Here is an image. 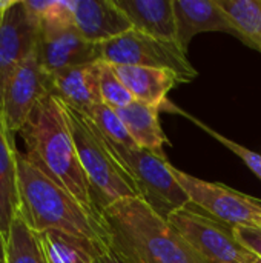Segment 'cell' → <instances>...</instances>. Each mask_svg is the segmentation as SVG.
Wrapping results in <instances>:
<instances>
[{
	"label": "cell",
	"instance_id": "cell-12",
	"mask_svg": "<svg viewBox=\"0 0 261 263\" xmlns=\"http://www.w3.org/2000/svg\"><path fill=\"white\" fill-rule=\"evenodd\" d=\"M174 11L177 20V43L183 51H188L191 40L200 32L220 31L243 40L217 0H174Z\"/></svg>",
	"mask_w": 261,
	"mask_h": 263
},
{
	"label": "cell",
	"instance_id": "cell-26",
	"mask_svg": "<svg viewBox=\"0 0 261 263\" xmlns=\"http://www.w3.org/2000/svg\"><path fill=\"white\" fill-rule=\"evenodd\" d=\"M97 263H125L112 250H109V251H106L105 254H102L100 257H98V260Z\"/></svg>",
	"mask_w": 261,
	"mask_h": 263
},
{
	"label": "cell",
	"instance_id": "cell-8",
	"mask_svg": "<svg viewBox=\"0 0 261 263\" xmlns=\"http://www.w3.org/2000/svg\"><path fill=\"white\" fill-rule=\"evenodd\" d=\"M174 176L189 196L191 205L202 208L214 219L234 228H261V200L228 188L197 179L174 166Z\"/></svg>",
	"mask_w": 261,
	"mask_h": 263
},
{
	"label": "cell",
	"instance_id": "cell-17",
	"mask_svg": "<svg viewBox=\"0 0 261 263\" xmlns=\"http://www.w3.org/2000/svg\"><path fill=\"white\" fill-rule=\"evenodd\" d=\"M114 68L132 97L151 106L162 108L166 102L168 92L178 83H185L178 74L169 69L122 65H117Z\"/></svg>",
	"mask_w": 261,
	"mask_h": 263
},
{
	"label": "cell",
	"instance_id": "cell-18",
	"mask_svg": "<svg viewBox=\"0 0 261 263\" xmlns=\"http://www.w3.org/2000/svg\"><path fill=\"white\" fill-rule=\"evenodd\" d=\"M117 112L138 148L163 151L168 139L158 122L160 106H151L143 102L134 100L128 106L117 109Z\"/></svg>",
	"mask_w": 261,
	"mask_h": 263
},
{
	"label": "cell",
	"instance_id": "cell-16",
	"mask_svg": "<svg viewBox=\"0 0 261 263\" xmlns=\"http://www.w3.org/2000/svg\"><path fill=\"white\" fill-rule=\"evenodd\" d=\"M17 151L14 134L0 111V231L5 237L20 211Z\"/></svg>",
	"mask_w": 261,
	"mask_h": 263
},
{
	"label": "cell",
	"instance_id": "cell-10",
	"mask_svg": "<svg viewBox=\"0 0 261 263\" xmlns=\"http://www.w3.org/2000/svg\"><path fill=\"white\" fill-rule=\"evenodd\" d=\"M38 23L29 14L25 0H11L0 11V105L11 74L35 52Z\"/></svg>",
	"mask_w": 261,
	"mask_h": 263
},
{
	"label": "cell",
	"instance_id": "cell-4",
	"mask_svg": "<svg viewBox=\"0 0 261 263\" xmlns=\"http://www.w3.org/2000/svg\"><path fill=\"white\" fill-rule=\"evenodd\" d=\"M63 106L97 213L102 214L108 206L122 199L137 197L134 182L112 154L95 125L83 112L65 103Z\"/></svg>",
	"mask_w": 261,
	"mask_h": 263
},
{
	"label": "cell",
	"instance_id": "cell-23",
	"mask_svg": "<svg viewBox=\"0 0 261 263\" xmlns=\"http://www.w3.org/2000/svg\"><path fill=\"white\" fill-rule=\"evenodd\" d=\"M98 83L102 102L115 111L128 106L135 100L111 63L98 62Z\"/></svg>",
	"mask_w": 261,
	"mask_h": 263
},
{
	"label": "cell",
	"instance_id": "cell-28",
	"mask_svg": "<svg viewBox=\"0 0 261 263\" xmlns=\"http://www.w3.org/2000/svg\"><path fill=\"white\" fill-rule=\"evenodd\" d=\"M9 3H11V0H0V11H3Z\"/></svg>",
	"mask_w": 261,
	"mask_h": 263
},
{
	"label": "cell",
	"instance_id": "cell-2",
	"mask_svg": "<svg viewBox=\"0 0 261 263\" xmlns=\"http://www.w3.org/2000/svg\"><path fill=\"white\" fill-rule=\"evenodd\" d=\"M20 136L25 143L23 154L83 206L97 213L65 106L57 97L48 94L35 105Z\"/></svg>",
	"mask_w": 261,
	"mask_h": 263
},
{
	"label": "cell",
	"instance_id": "cell-14",
	"mask_svg": "<svg viewBox=\"0 0 261 263\" xmlns=\"http://www.w3.org/2000/svg\"><path fill=\"white\" fill-rule=\"evenodd\" d=\"M51 94L83 114L94 105L103 103L98 83V62L51 74Z\"/></svg>",
	"mask_w": 261,
	"mask_h": 263
},
{
	"label": "cell",
	"instance_id": "cell-7",
	"mask_svg": "<svg viewBox=\"0 0 261 263\" xmlns=\"http://www.w3.org/2000/svg\"><path fill=\"white\" fill-rule=\"evenodd\" d=\"M168 222L208 263H255L257 256L238 242L235 228L209 214L188 205L171 214Z\"/></svg>",
	"mask_w": 261,
	"mask_h": 263
},
{
	"label": "cell",
	"instance_id": "cell-5",
	"mask_svg": "<svg viewBox=\"0 0 261 263\" xmlns=\"http://www.w3.org/2000/svg\"><path fill=\"white\" fill-rule=\"evenodd\" d=\"M105 140L134 182L137 197L158 216L168 220L171 214L191 203L189 196L175 179L174 166L168 162L165 151L128 148Z\"/></svg>",
	"mask_w": 261,
	"mask_h": 263
},
{
	"label": "cell",
	"instance_id": "cell-21",
	"mask_svg": "<svg viewBox=\"0 0 261 263\" xmlns=\"http://www.w3.org/2000/svg\"><path fill=\"white\" fill-rule=\"evenodd\" d=\"M246 45L261 51V0H217Z\"/></svg>",
	"mask_w": 261,
	"mask_h": 263
},
{
	"label": "cell",
	"instance_id": "cell-6",
	"mask_svg": "<svg viewBox=\"0 0 261 263\" xmlns=\"http://www.w3.org/2000/svg\"><path fill=\"white\" fill-rule=\"evenodd\" d=\"M100 62L114 66H145L157 69H169L182 77L183 82L194 80L198 72L188 60L186 51L177 42L160 40L131 29L108 42L98 43Z\"/></svg>",
	"mask_w": 261,
	"mask_h": 263
},
{
	"label": "cell",
	"instance_id": "cell-15",
	"mask_svg": "<svg viewBox=\"0 0 261 263\" xmlns=\"http://www.w3.org/2000/svg\"><path fill=\"white\" fill-rule=\"evenodd\" d=\"M132 29L151 37L177 42L174 0H114Z\"/></svg>",
	"mask_w": 261,
	"mask_h": 263
},
{
	"label": "cell",
	"instance_id": "cell-3",
	"mask_svg": "<svg viewBox=\"0 0 261 263\" xmlns=\"http://www.w3.org/2000/svg\"><path fill=\"white\" fill-rule=\"evenodd\" d=\"M17 166L18 214L35 233L60 231L111 248L109 231L100 214L83 206L20 151H17Z\"/></svg>",
	"mask_w": 261,
	"mask_h": 263
},
{
	"label": "cell",
	"instance_id": "cell-25",
	"mask_svg": "<svg viewBox=\"0 0 261 263\" xmlns=\"http://www.w3.org/2000/svg\"><path fill=\"white\" fill-rule=\"evenodd\" d=\"M235 237L238 242L252 251L257 257L261 259V228H251V227H237Z\"/></svg>",
	"mask_w": 261,
	"mask_h": 263
},
{
	"label": "cell",
	"instance_id": "cell-24",
	"mask_svg": "<svg viewBox=\"0 0 261 263\" xmlns=\"http://www.w3.org/2000/svg\"><path fill=\"white\" fill-rule=\"evenodd\" d=\"M166 105H168V108L171 109V112H177V114H182L183 117H186V119H189L192 123H195L198 128H202L205 133H208L211 137H214L217 142H220L225 148H228L231 153H234L235 156H238L243 162H245V165L258 177L261 180V156L260 154H257V153H254V151H251V149H248L246 146H243V145H240V143H237V142H232V140H229L228 137H225V136H222L220 133H217L215 129H212V128H209V126H206L202 120H198V119H195L194 116H191V114H188L186 111H183V109H180V108H177L175 105H171L169 102H166Z\"/></svg>",
	"mask_w": 261,
	"mask_h": 263
},
{
	"label": "cell",
	"instance_id": "cell-27",
	"mask_svg": "<svg viewBox=\"0 0 261 263\" xmlns=\"http://www.w3.org/2000/svg\"><path fill=\"white\" fill-rule=\"evenodd\" d=\"M0 263H6V237L0 231Z\"/></svg>",
	"mask_w": 261,
	"mask_h": 263
},
{
	"label": "cell",
	"instance_id": "cell-22",
	"mask_svg": "<svg viewBox=\"0 0 261 263\" xmlns=\"http://www.w3.org/2000/svg\"><path fill=\"white\" fill-rule=\"evenodd\" d=\"M85 116L95 125V128L102 133L105 139H108L112 143L128 146V148H135V142L129 136L123 120L120 119L118 112L112 108H109L105 103H97L94 105Z\"/></svg>",
	"mask_w": 261,
	"mask_h": 263
},
{
	"label": "cell",
	"instance_id": "cell-13",
	"mask_svg": "<svg viewBox=\"0 0 261 263\" xmlns=\"http://www.w3.org/2000/svg\"><path fill=\"white\" fill-rule=\"evenodd\" d=\"M75 29L91 43H103L132 29L114 0H71Z\"/></svg>",
	"mask_w": 261,
	"mask_h": 263
},
{
	"label": "cell",
	"instance_id": "cell-9",
	"mask_svg": "<svg viewBox=\"0 0 261 263\" xmlns=\"http://www.w3.org/2000/svg\"><path fill=\"white\" fill-rule=\"evenodd\" d=\"M51 94V76L40 63L37 49L6 82L0 111L12 134L20 133L35 105Z\"/></svg>",
	"mask_w": 261,
	"mask_h": 263
},
{
	"label": "cell",
	"instance_id": "cell-19",
	"mask_svg": "<svg viewBox=\"0 0 261 263\" xmlns=\"http://www.w3.org/2000/svg\"><path fill=\"white\" fill-rule=\"evenodd\" d=\"M49 263H97L111 248L60 231L40 233Z\"/></svg>",
	"mask_w": 261,
	"mask_h": 263
},
{
	"label": "cell",
	"instance_id": "cell-1",
	"mask_svg": "<svg viewBox=\"0 0 261 263\" xmlns=\"http://www.w3.org/2000/svg\"><path fill=\"white\" fill-rule=\"evenodd\" d=\"M102 217L109 231L111 250L125 263H208L138 197L112 203Z\"/></svg>",
	"mask_w": 261,
	"mask_h": 263
},
{
	"label": "cell",
	"instance_id": "cell-20",
	"mask_svg": "<svg viewBox=\"0 0 261 263\" xmlns=\"http://www.w3.org/2000/svg\"><path fill=\"white\" fill-rule=\"evenodd\" d=\"M6 263H49L40 234L20 214L6 236Z\"/></svg>",
	"mask_w": 261,
	"mask_h": 263
},
{
	"label": "cell",
	"instance_id": "cell-29",
	"mask_svg": "<svg viewBox=\"0 0 261 263\" xmlns=\"http://www.w3.org/2000/svg\"><path fill=\"white\" fill-rule=\"evenodd\" d=\"M255 263H261L260 257H257V259H255Z\"/></svg>",
	"mask_w": 261,
	"mask_h": 263
},
{
	"label": "cell",
	"instance_id": "cell-11",
	"mask_svg": "<svg viewBox=\"0 0 261 263\" xmlns=\"http://www.w3.org/2000/svg\"><path fill=\"white\" fill-rule=\"evenodd\" d=\"M37 54L49 76L66 68L100 62L98 46L88 42L75 26L40 31Z\"/></svg>",
	"mask_w": 261,
	"mask_h": 263
}]
</instances>
